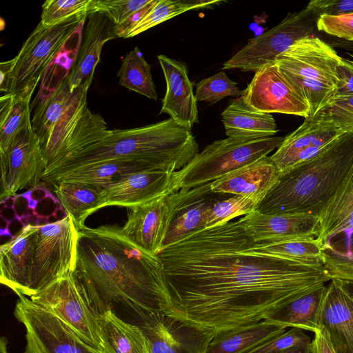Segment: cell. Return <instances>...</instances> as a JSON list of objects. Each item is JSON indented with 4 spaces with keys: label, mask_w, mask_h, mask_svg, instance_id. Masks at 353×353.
Listing matches in <instances>:
<instances>
[{
    "label": "cell",
    "mask_w": 353,
    "mask_h": 353,
    "mask_svg": "<svg viewBox=\"0 0 353 353\" xmlns=\"http://www.w3.org/2000/svg\"><path fill=\"white\" fill-rule=\"evenodd\" d=\"M319 325L327 330L336 353H353V298L338 279L327 285Z\"/></svg>",
    "instance_id": "603a6c76"
},
{
    "label": "cell",
    "mask_w": 353,
    "mask_h": 353,
    "mask_svg": "<svg viewBox=\"0 0 353 353\" xmlns=\"http://www.w3.org/2000/svg\"><path fill=\"white\" fill-rule=\"evenodd\" d=\"M88 15L75 16L51 27L39 22L13 58L14 64L8 94L31 99L48 64Z\"/></svg>",
    "instance_id": "52a82bcc"
},
{
    "label": "cell",
    "mask_w": 353,
    "mask_h": 353,
    "mask_svg": "<svg viewBox=\"0 0 353 353\" xmlns=\"http://www.w3.org/2000/svg\"><path fill=\"white\" fill-rule=\"evenodd\" d=\"M343 58L317 37L297 41L276 57L275 63L288 78L321 81L336 88Z\"/></svg>",
    "instance_id": "4fadbf2b"
},
{
    "label": "cell",
    "mask_w": 353,
    "mask_h": 353,
    "mask_svg": "<svg viewBox=\"0 0 353 353\" xmlns=\"http://www.w3.org/2000/svg\"><path fill=\"white\" fill-rule=\"evenodd\" d=\"M242 94L243 90H239L236 83L230 79L224 72L221 71L197 83L194 94L196 101L214 104L226 97H239Z\"/></svg>",
    "instance_id": "ab89813d"
},
{
    "label": "cell",
    "mask_w": 353,
    "mask_h": 353,
    "mask_svg": "<svg viewBox=\"0 0 353 353\" xmlns=\"http://www.w3.org/2000/svg\"><path fill=\"white\" fill-rule=\"evenodd\" d=\"M254 243L316 238L317 216L305 213L262 214L256 210L239 219Z\"/></svg>",
    "instance_id": "ac0fdd59"
},
{
    "label": "cell",
    "mask_w": 353,
    "mask_h": 353,
    "mask_svg": "<svg viewBox=\"0 0 353 353\" xmlns=\"http://www.w3.org/2000/svg\"><path fill=\"white\" fill-rule=\"evenodd\" d=\"M30 99L12 94L0 98V152H6L31 121Z\"/></svg>",
    "instance_id": "836d02e7"
},
{
    "label": "cell",
    "mask_w": 353,
    "mask_h": 353,
    "mask_svg": "<svg viewBox=\"0 0 353 353\" xmlns=\"http://www.w3.org/2000/svg\"><path fill=\"white\" fill-rule=\"evenodd\" d=\"M92 0H46L42 4L40 23L46 27L59 24L71 17L89 14Z\"/></svg>",
    "instance_id": "f35d334b"
},
{
    "label": "cell",
    "mask_w": 353,
    "mask_h": 353,
    "mask_svg": "<svg viewBox=\"0 0 353 353\" xmlns=\"http://www.w3.org/2000/svg\"><path fill=\"white\" fill-rule=\"evenodd\" d=\"M349 130L339 127L321 110L284 137L270 158L283 173L314 157Z\"/></svg>",
    "instance_id": "5bb4252c"
},
{
    "label": "cell",
    "mask_w": 353,
    "mask_h": 353,
    "mask_svg": "<svg viewBox=\"0 0 353 353\" xmlns=\"http://www.w3.org/2000/svg\"><path fill=\"white\" fill-rule=\"evenodd\" d=\"M316 28L330 35L353 41V12L339 16L321 14Z\"/></svg>",
    "instance_id": "7bdbcfd3"
},
{
    "label": "cell",
    "mask_w": 353,
    "mask_h": 353,
    "mask_svg": "<svg viewBox=\"0 0 353 353\" xmlns=\"http://www.w3.org/2000/svg\"><path fill=\"white\" fill-rule=\"evenodd\" d=\"M344 243L332 241L322 247L324 268L331 279L353 283V236Z\"/></svg>",
    "instance_id": "8d00e7d4"
},
{
    "label": "cell",
    "mask_w": 353,
    "mask_h": 353,
    "mask_svg": "<svg viewBox=\"0 0 353 353\" xmlns=\"http://www.w3.org/2000/svg\"><path fill=\"white\" fill-rule=\"evenodd\" d=\"M14 59L2 61L0 64V90L8 94L10 88V74L14 68Z\"/></svg>",
    "instance_id": "c3c4849f"
},
{
    "label": "cell",
    "mask_w": 353,
    "mask_h": 353,
    "mask_svg": "<svg viewBox=\"0 0 353 353\" xmlns=\"http://www.w3.org/2000/svg\"><path fill=\"white\" fill-rule=\"evenodd\" d=\"M352 59H353V55H352ZM350 63H351V65H352V68H353V60H352V61H350Z\"/></svg>",
    "instance_id": "816d5d0a"
},
{
    "label": "cell",
    "mask_w": 353,
    "mask_h": 353,
    "mask_svg": "<svg viewBox=\"0 0 353 353\" xmlns=\"http://www.w3.org/2000/svg\"><path fill=\"white\" fill-rule=\"evenodd\" d=\"M86 19L82 43L66 77L71 92L83 87L90 88L103 46L118 38L114 24L104 12H91Z\"/></svg>",
    "instance_id": "d6986e66"
},
{
    "label": "cell",
    "mask_w": 353,
    "mask_h": 353,
    "mask_svg": "<svg viewBox=\"0 0 353 353\" xmlns=\"http://www.w3.org/2000/svg\"><path fill=\"white\" fill-rule=\"evenodd\" d=\"M259 203L251 197L232 195L216 202L208 212L205 229L225 224L255 211Z\"/></svg>",
    "instance_id": "74e56055"
},
{
    "label": "cell",
    "mask_w": 353,
    "mask_h": 353,
    "mask_svg": "<svg viewBox=\"0 0 353 353\" xmlns=\"http://www.w3.org/2000/svg\"><path fill=\"white\" fill-rule=\"evenodd\" d=\"M221 117L228 137H270L278 132L273 116L252 108L242 96L234 100Z\"/></svg>",
    "instance_id": "83f0119b"
},
{
    "label": "cell",
    "mask_w": 353,
    "mask_h": 353,
    "mask_svg": "<svg viewBox=\"0 0 353 353\" xmlns=\"http://www.w3.org/2000/svg\"><path fill=\"white\" fill-rule=\"evenodd\" d=\"M38 225L28 224L0 247V282L17 295L31 296L33 256Z\"/></svg>",
    "instance_id": "ffe728a7"
},
{
    "label": "cell",
    "mask_w": 353,
    "mask_h": 353,
    "mask_svg": "<svg viewBox=\"0 0 353 353\" xmlns=\"http://www.w3.org/2000/svg\"><path fill=\"white\" fill-rule=\"evenodd\" d=\"M249 248L260 254L285 259L301 265L324 268L322 245L316 238L258 243L251 241Z\"/></svg>",
    "instance_id": "1f68e13d"
},
{
    "label": "cell",
    "mask_w": 353,
    "mask_h": 353,
    "mask_svg": "<svg viewBox=\"0 0 353 353\" xmlns=\"http://www.w3.org/2000/svg\"><path fill=\"white\" fill-rule=\"evenodd\" d=\"M321 110L341 128H353V96L334 97Z\"/></svg>",
    "instance_id": "ee69618b"
},
{
    "label": "cell",
    "mask_w": 353,
    "mask_h": 353,
    "mask_svg": "<svg viewBox=\"0 0 353 353\" xmlns=\"http://www.w3.org/2000/svg\"><path fill=\"white\" fill-rule=\"evenodd\" d=\"M77 238L78 229L69 214L57 221L38 225L33 256L31 296L74 271Z\"/></svg>",
    "instance_id": "9c48e42d"
},
{
    "label": "cell",
    "mask_w": 353,
    "mask_h": 353,
    "mask_svg": "<svg viewBox=\"0 0 353 353\" xmlns=\"http://www.w3.org/2000/svg\"><path fill=\"white\" fill-rule=\"evenodd\" d=\"M84 88L71 92L65 77L48 98L37 105L31 124L40 139L43 150L53 139Z\"/></svg>",
    "instance_id": "4316f807"
},
{
    "label": "cell",
    "mask_w": 353,
    "mask_h": 353,
    "mask_svg": "<svg viewBox=\"0 0 353 353\" xmlns=\"http://www.w3.org/2000/svg\"><path fill=\"white\" fill-rule=\"evenodd\" d=\"M252 108L308 118L309 105L301 92L275 63L257 70L241 95Z\"/></svg>",
    "instance_id": "8fae6325"
},
{
    "label": "cell",
    "mask_w": 353,
    "mask_h": 353,
    "mask_svg": "<svg viewBox=\"0 0 353 353\" xmlns=\"http://www.w3.org/2000/svg\"><path fill=\"white\" fill-rule=\"evenodd\" d=\"M99 322L106 353H150L139 326L123 321L112 309L100 314Z\"/></svg>",
    "instance_id": "f546056e"
},
{
    "label": "cell",
    "mask_w": 353,
    "mask_h": 353,
    "mask_svg": "<svg viewBox=\"0 0 353 353\" xmlns=\"http://www.w3.org/2000/svg\"><path fill=\"white\" fill-rule=\"evenodd\" d=\"M151 1L152 0H92L90 13L104 12L117 30Z\"/></svg>",
    "instance_id": "60d3db41"
},
{
    "label": "cell",
    "mask_w": 353,
    "mask_h": 353,
    "mask_svg": "<svg viewBox=\"0 0 353 353\" xmlns=\"http://www.w3.org/2000/svg\"><path fill=\"white\" fill-rule=\"evenodd\" d=\"M52 186L77 229L85 226L86 218L99 210L102 189L87 184L63 181Z\"/></svg>",
    "instance_id": "d6a6232c"
},
{
    "label": "cell",
    "mask_w": 353,
    "mask_h": 353,
    "mask_svg": "<svg viewBox=\"0 0 353 353\" xmlns=\"http://www.w3.org/2000/svg\"><path fill=\"white\" fill-rule=\"evenodd\" d=\"M307 7L319 16H339L353 12V0H312Z\"/></svg>",
    "instance_id": "f6af8a7d"
},
{
    "label": "cell",
    "mask_w": 353,
    "mask_h": 353,
    "mask_svg": "<svg viewBox=\"0 0 353 353\" xmlns=\"http://www.w3.org/2000/svg\"><path fill=\"white\" fill-rule=\"evenodd\" d=\"M312 345L314 353H336L327 330L323 327L314 332Z\"/></svg>",
    "instance_id": "7dc6e473"
},
{
    "label": "cell",
    "mask_w": 353,
    "mask_h": 353,
    "mask_svg": "<svg viewBox=\"0 0 353 353\" xmlns=\"http://www.w3.org/2000/svg\"><path fill=\"white\" fill-rule=\"evenodd\" d=\"M30 299L57 316L92 348L106 353L100 327V313L72 272L55 280Z\"/></svg>",
    "instance_id": "8992f818"
},
{
    "label": "cell",
    "mask_w": 353,
    "mask_h": 353,
    "mask_svg": "<svg viewBox=\"0 0 353 353\" xmlns=\"http://www.w3.org/2000/svg\"><path fill=\"white\" fill-rule=\"evenodd\" d=\"M157 59L164 74L166 92L159 114L166 113L177 123L192 130L199 123L198 109L187 67L159 54Z\"/></svg>",
    "instance_id": "7402d4cb"
},
{
    "label": "cell",
    "mask_w": 353,
    "mask_h": 353,
    "mask_svg": "<svg viewBox=\"0 0 353 353\" xmlns=\"http://www.w3.org/2000/svg\"><path fill=\"white\" fill-rule=\"evenodd\" d=\"M251 241L237 219L163 248L171 315L216 335L263 321L330 281L324 268L258 253Z\"/></svg>",
    "instance_id": "6da1fadb"
},
{
    "label": "cell",
    "mask_w": 353,
    "mask_h": 353,
    "mask_svg": "<svg viewBox=\"0 0 353 353\" xmlns=\"http://www.w3.org/2000/svg\"><path fill=\"white\" fill-rule=\"evenodd\" d=\"M284 137H230L208 145L172 174V192L188 190L221 177L268 156Z\"/></svg>",
    "instance_id": "5b68a950"
},
{
    "label": "cell",
    "mask_w": 353,
    "mask_h": 353,
    "mask_svg": "<svg viewBox=\"0 0 353 353\" xmlns=\"http://www.w3.org/2000/svg\"><path fill=\"white\" fill-rule=\"evenodd\" d=\"M339 281L343 289L353 298V283L342 280Z\"/></svg>",
    "instance_id": "f907efd6"
},
{
    "label": "cell",
    "mask_w": 353,
    "mask_h": 353,
    "mask_svg": "<svg viewBox=\"0 0 353 353\" xmlns=\"http://www.w3.org/2000/svg\"><path fill=\"white\" fill-rule=\"evenodd\" d=\"M353 165V128L314 157L281 173L259 205L262 214L305 213L317 216Z\"/></svg>",
    "instance_id": "277c9868"
},
{
    "label": "cell",
    "mask_w": 353,
    "mask_h": 353,
    "mask_svg": "<svg viewBox=\"0 0 353 353\" xmlns=\"http://www.w3.org/2000/svg\"><path fill=\"white\" fill-rule=\"evenodd\" d=\"M179 199V191H176L129 208L127 221L121 227L122 232L141 249L158 255Z\"/></svg>",
    "instance_id": "9a60e30c"
},
{
    "label": "cell",
    "mask_w": 353,
    "mask_h": 353,
    "mask_svg": "<svg viewBox=\"0 0 353 353\" xmlns=\"http://www.w3.org/2000/svg\"><path fill=\"white\" fill-rule=\"evenodd\" d=\"M327 286L322 285L270 314L265 321L285 327H296L315 332L320 329L319 316Z\"/></svg>",
    "instance_id": "f1b7e54d"
},
{
    "label": "cell",
    "mask_w": 353,
    "mask_h": 353,
    "mask_svg": "<svg viewBox=\"0 0 353 353\" xmlns=\"http://www.w3.org/2000/svg\"><path fill=\"white\" fill-rule=\"evenodd\" d=\"M281 174L270 156H265L212 182L210 188L216 193L249 196L260 204Z\"/></svg>",
    "instance_id": "cb8c5ba5"
},
{
    "label": "cell",
    "mask_w": 353,
    "mask_h": 353,
    "mask_svg": "<svg viewBox=\"0 0 353 353\" xmlns=\"http://www.w3.org/2000/svg\"><path fill=\"white\" fill-rule=\"evenodd\" d=\"M147 170H163L156 165L139 160L114 159L70 169L42 181L51 185L63 181L90 185L103 190L125 175Z\"/></svg>",
    "instance_id": "d4e9b609"
},
{
    "label": "cell",
    "mask_w": 353,
    "mask_h": 353,
    "mask_svg": "<svg viewBox=\"0 0 353 353\" xmlns=\"http://www.w3.org/2000/svg\"><path fill=\"white\" fill-rule=\"evenodd\" d=\"M220 1L203 0H156L141 18L126 30L121 38L128 39L138 35L157 25L187 11L211 7Z\"/></svg>",
    "instance_id": "e575fe53"
},
{
    "label": "cell",
    "mask_w": 353,
    "mask_h": 353,
    "mask_svg": "<svg viewBox=\"0 0 353 353\" xmlns=\"http://www.w3.org/2000/svg\"><path fill=\"white\" fill-rule=\"evenodd\" d=\"M117 77L119 84L123 87L150 99L157 100L151 66L137 47L123 59Z\"/></svg>",
    "instance_id": "d590c367"
},
{
    "label": "cell",
    "mask_w": 353,
    "mask_h": 353,
    "mask_svg": "<svg viewBox=\"0 0 353 353\" xmlns=\"http://www.w3.org/2000/svg\"><path fill=\"white\" fill-rule=\"evenodd\" d=\"M18 296L14 315L26 328L23 353H102L92 348L54 314L27 296Z\"/></svg>",
    "instance_id": "30bf717a"
},
{
    "label": "cell",
    "mask_w": 353,
    "mask_h": 353,
    "mask_svg": "<svg viewBox=\"0 0 353 353\" xmlns=\"http://www.w3.org/2000/svg\"><path fill=\"white\" fill-rule=\"evenodd\" d=\"M74 276L100 314L120 303L139 318L172 313L163 265L116 225L78 229Z\"/></svg>",
    "instance_id": "7a4b0ae2"
},
{
    "label": "cell",
    "mask_w": 353,
    "mask_h": 353,
    "mask_svg": "<svg viewBox=\"0 0 353 353\" xmlns=\"http://www.w3.org/2000/svg\"><path fill=\"white\" fill-rule=\"evenodd\" d=\"M172 173L161 170L132 172L103 189L99 210L117 205L126 208L172 193Z\"/></svg>",
    "instance_id": "e0dca14e"
},
{
    "label": "cell",
    "mask_w": 353,
    "mask_h": 353,
    "mask_svg": "<svg viewBox=\"0 0 353 353\" xmlns=\"http://www.w3.org/2000/svg\"><path fill=\"white\" fill-rule=\"evenodd\" d=\"M319 17L307 6L299 12H289L278 25L250 39L223 63V70L256 72L266 64L275 63L276 57L297 41L314 36Z\"/></svg>",
    "instance_id": "ba28073f"
},
{
    "label": "cell",
    "mask_w": 353,
    "mask_h": 353,
    "mask_svg": "<svg viewBox=\"0 0 353 353\" xmlns=\"http://www.w3.org/2000/svg\"><path fill=\"white\" fill-rule=\"evenodd\" d=\"M285 330L283 326L263 320L245 328L214 335L205 353H243Z\"/></svg>",
    "instance_id": "4dcf8cb0"
},
{
    "label": "cell",
    "mask_w": 353,
    "mask_h": 353,
    "mask_svg": "<svg viewBox=\"0 0 353 353\" xmlns=\"http://www.w3.org/2000/svg\"><path fill=\"white\" fill-rule=\"evenodd\" d=\"M322 247L339 234H353V165L317 215Z\"/></svg>",
    "instance_id": "484cf974"
},
{
    "label": "cell",
    "mask_w": 353,
    "mask_h": 353,
    "mask_svg": "<svg viewBox=\"0 0 353 353\" xmlns=\"http://www.w3.org/2000/svg\"><path fill=\"white\" fill-rule=\"evenodd\" d=\"M1 156V199L35 188L48 167L40 139L30 121Z\"/></svg>",
    "instance_id": "7c38bea8"
},
{
    "label": "cell",
    "mask_w": 353,
    "mask_h": 353,
    "mask_svg": "<svg viewBox=\"0 0 353 353\" xmlns=\"http://www.w3.org/2000/svg\"><path fill=\"white\" fill-rule=\"evenodd\" d=\"M140 319L150 353H205L214 336L164 312L148 313Z\"/></svg>",
    "instance_id": "2e32d148"
},
{
    "label": "cell",
    "mask_w": 353,
    "mask_h": 353,
    "mask_svg": "<svg viewBox=\"0 0 353 353\" xmlns=\"http://www.w3.org/2000/svg\"><path fill=\"white\" fill-rule=\"evenodd\" d=\"M52 161L42 180L81 165L114 159L145 161L170 173L185 167L199 152L192 130L172 118L143 127L110 130Z\"/></svg>",
    "instance_id": "3957f363"
},
{
    "label": "cell",
    "mask_w": 353,
    "mask_h": 353,
    "mask_svg": "<svg viewBox=\"0 0 353 353\" xmlns=\"http://www.w3.org/2000/svg\"><path fill=\"white\" fill-rule=\"evenodd\" d=\"M211 183L179 190V201L163 249L205 229L208 212L214 204L229 197L226 194L213 192Z\"/></svg>",
    "instance_id": "44dd1931"
},
{
    "label": "cell",
    "mask_w": 353,
    "mask_h": 353,
    "mask_svg": "<svg viewBox=\"0 0 353 353\" xmlns=\"http://www.w3.org/2000/svg\"><path fill=\"white\" fill-rule=\"evenodd\" d=\"M347 96H353V68L350 61L343 58L338 68V83L334 97Z\"/></svg>",
    "instance_id": "bcb514c9"
},
{
    "label": "cell",
    "mask_w": 353,
    "mask_h": 353,
    "mask_svg": "<svg viewBox=\"0 0 353 353\" xmlns=\"http://www.w3.org/2000/svg\"><path fill=\"white\" fill-rule=\"evenodd\" d=\"M280 353H314L312 343L309 345L292 348Z\"/></svg>",
    "instance_id": "681fc988"
},
{
    "label": "cell",
    "mask_w": 353,
    "mask_h": 353,
    "mask_svg": "<svg viewBox=\"0 0 353 353\" xmlns=\"http://www.w3.org/2000/svg\"><path fill=\"white\" fill-rule=\"evenodd\" d=\"M312 341L303 330L292 327L243 353H280L292 348L309 345Z\"/></svg>",
    "instance_id": "b9f144b4"
}]
</instances>
